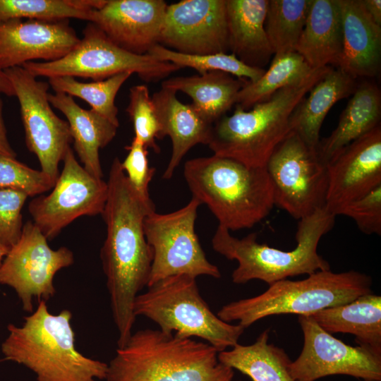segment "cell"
Here are the masks:
<instances>
[{
    "label": "cell",
    "mask_w": 381,
    "mask_h": 381,
    "mask_svg": "<svg viewBox=\"0 0 381 381\" xmlns=\"http://www.w3.org/2000/svg\"><path fill=\"white\" fill-rule=\"evenodd\" d=\"M107 185L102 213L107 236L100 258L119 332L117 346L122 347L133 333L135 299L149 282L153 255L145 238L144 221L156 210L150 197H142L131 185L118 157L111 163Z\"/></svg>",
    "instance_id": "cell-1"
},
{
    "label": "cell",
    "mask_w": 381,
    "mask_h": 381,
    "mask_svg": "<svg viewBox=\"0 0 381 381\" xmlns=\"http://www.w3.org/2000/svg\"><path fill=\"white\" fill-rule=\"evenodd\" d=\"M215 348L159 329L132 333L107 364L106 381H232Z\"/></svg>",
    "instance_id": "cell-2"
},
{
    "label": "cell",
    "mask_w": 381,
    "mask_h": 381,
    "mask_svg": "<svg viewBox=\"0 0 381 381\" xmlns=\"http://www.w3.org/2000/svg\"><path fill=\"white\" fill-rule=\"evenodd\" d=\"M71 318L67 309L51 313L46 301H41L20 326L8 325L1 351L6 359L32 371L36 381L105 380L107 363L87 357L75 348Z\"/></svg>",
    "instance_id": "cell-3"
},
{
    "label": "cell",
    "mask_w": 381,
    "mask_h": 381,
    "mask_svg": "<svg viewBox=\"0 0 381 381\" xmlns=\"http://www.w3.org/2000/svg\"><path fill=\"white\" fill-rule=\"evenodd\" d=\"M314 70L248 110L238 106L212 124L207 146L214 155L246 166L265 167L277 145L292 131L293 114L314 85L331 70Z\"/></svg>",
    "instance_id": "cell-4"
},
{
    "label": "cell",
    "mask_w": 381,
    "mask_h": 381,
    "mask_svg": "<svg viewBox=\"0 0 381 381\" xmlns=\"http://www.w3.org/2000/svg\"><path fill=\"white\" fill-rule=\"evenodd\" d=\"M183 176L193 195L229 231L251 228L272 210L273 188L265 167L213 155L188 160Z\"/></svg>",
    "instance_id": "cell-5"
},
{
    "label": "cell",
    "mask_w": 381,
    "mask_h": 381,
    "mask_svg": "<svg viewBox=\"0 0 381 381\" xmlns=\"http://www.w3.org/2000/svg\"><path fill=\"white\" fill-rule=\"evenodd\" d=\"M335 217L322 207L299 219L297 244L291 250L260 244L255 233L236 238L221 225L212 238V246L226 259L238 262L231 274L234 283L259 279L271 285L288 277L330 270L329 262L318 253V246L321 238L333 228Z\"/></svg>",
    "instance_id": "cell-6"
},
{
    "label": "cell",
    "mask_w": 381,
    "mask_h": 381,
    "mask_svg": "<svg viewBox=\"0 0 381 381\" xmlns=\"http://www.w3.org/2000/svg\"><path fill=\"white\" fill-rule=\"evenodd\" d=\"M370 276L355 270L318 271L301 280L283 279L261 294L224 305L217 316L246 328L264 318L282 314L310 315L372 292Z\"/></svg>",
    "instance_id": "cell-7"
},
{
    "label": "cell",
    "mask_w": 381,
    "mask_h": 381,
    "mask_svg": "<svg viewBox=\"0 0 381 381\" xmlns=\"http://www.w3.org/2000/svg\"><path fill=\"white\" fill-rule=\"evenodd\" d=\"M133 313L151 320L163 332L202 339L218 352L238 344L245 329L213 313L200 294L196 278L187 274L168 277L147 286L136 296Z\"/></svg>",
    "instance_id": "cell-8"
},
{
    "label": "cell",
    "mask_w": 381,
    "mask_h": 381,
    "mask_svg": "<svg viewBox=\"0 0 381 381\" xmlns=\"http://www.w3.org/2000/svg\"><path fill=\"white\" fill-rule=\"evenodd\" d=\"M83 35L78 44L61 59L28 62L22 66L36 78L71 76L102 80L131 72L147 83L158 82L181 69L149 54L138 55L123 49L92 23L84 28Z\"/></svg>",
    "instance_id": "cell-9"
},
{
    "label": "cell",
    "mask_w": 381,
    "mask_h": 381,
    "mask_svg": "<svg viewBox=\"0 0 381 381\" xmlns=\"http://www.w3.org/2000/svg\"><path fill=\"white\" fill-rule=\"evenodd\" d=\"M200 205L192 197L176 211L167 214L154 211L145 217V236L153 255L147 286L178 274L221 277L219 268L206 258L195 231Z\"/></svg>",
    "instance_id": "cell-10"
},
{
    "label": "cell",
    "mask_w": 381,
    "mask_h": 381,
    "mask_svg": "<svg viewBox=\"0 0 381 381\" xmlns=\"http://www.w3.org/2000/svg\"><path fill=\"white\" fill-rule=\"evenodd\" d=\"M265 169L271 181L274 205L296 219L325 207L327 167L316 150L291 131L270 155Z\"/></svg>",
    "instance_id": "cell-11"
},
{
    "label": "cell",
    "mask_w": 381,
    "mask_h": 381,
    "mask_svg": "<svg viewBox=\"0 0 381 381\" xmlns=\"http://www.w3.org/2000/svg\"><path fill=\"white\" fill-rule=\"evenodd\" d=\"M4 72L19 102L26 146L37 156L41 171L56 183L59 164L72 141L69 125L52 109L48 81L37 80L23 66Z\"/></svg>",
    "instance_id": "cell-12"
},
{
    "label": "cell",
    "mask_w": 381,
    "mask_h": 381,
    "mask_svg": "<svg viewBox=\"0 0 381 381\" xmlns=\"http://www.w3.org/2000/svg\"><path fill=\"white\" fill-rule=\"evenodd\" d=\"M33 222L23 227L19 241L8 250L0 266V284L13 288L28 313L34 301H48L56 294L54 277L74 262L73 252L63 246L52 249Z\"/></svg>",
    "instance_id": "cell-13"
},
{
    "label": "cell",
    "mask_w": 381,
    "mask_h": 381,
    "mask_svg": "<svg viewBox=\"0 0 381 381\" xmlns=\"http://www.w3.org/2000/svg\"><path fill=\"white\" fill-rule=\"evenodd\" d=\"M63 162L52 192L39 195L28 205L33 223L48 241L80 216L102 214L107 198V182L88 173L71 147Z\"/></svg>",
    "instance_id": "cell-14"
},
{
    "label": "cell",
    "mask_w": 381,
    "mask_h": 381,
    "mask_svg": "<svg viewBox=\"0 0 381 381\" xmlns=\"http://www.w3.org/2000/svg\"><path fill=\"white\" fill-rule=\"evenodd\" d=\"M303 345L289 365L295 381H315L334 375L381 380V352L352 346L322 329L310 315H298Z\"/></svg>",
    "instance_id": "cell-15"
},
{
    "label": "cell",
    "mask_w": 381,
    "mask_h": 381,
    "mask_svg": "<svg viewBox=\"0 0 381 381\" xmlns=\"http://www.w3.org/2000/svg\"><path fill=\"white\" fill-rule=\"evenodd\" d=\"M159 44L186 54L227 53L226 0H182L168 5Z\"/></svg>",
    "instance_id": "cell-16"
},
{
    "label": "cell",
    "mask_w": 381,
    "mask_h": 381,
    "mask_svg": "<svg viewBox=\"0 0 381 381\" xmlns=\"http://www.w3.org/2000/svg\"><path fill=\"white\" fill-rule=\"evenodd\" d=\"M325 208L335 217L381 185V127L345 147L327 165Z\"/></svg>",
    "instance_id": "cell-17"
},
{
    "label": "cell",
    "mask_w": 381,
    "mask_h": 381,
    "mask_svg": "<svg viewBox=\"0 0 381 381\" xmlns=\"http://www.w3.org/2000/svg\"><path fill=\"white\" fill-rule=\"evenodd\" d=\"M68 20L11 19L0 23V71L35 60L56 61L79 42Z\"/></svg>",
    "instance_id": "cell-18"
},
{
    "label": "cell",
    "mask_w": 381,
    "mask_h": 381,
    "mask_svg": "<svg viewBox=\"0 0 381 381\" xmlns=\"http://www.w3.org/2000/svg\"><path fill=\"white\" fill-rule=\"evenodd\" d=\"M167 6L163 0H107L89 23L123 49L146 54L159 44Z\"/></svg>",
    "instance_id": "cell-19"
},
{
    "label": "cell",
    "mask_w": 381,
    "mask_h": 381,
    "mask_svg": "<svg viewBox=\"0 0 381 381\" xmlns=\"http://www.w3.org/2000/svg\"><path fill=\"white\" fill-rule=\"evenodd\" d=\"M342 49L336 66L353 78L375 76L380 67L381 26L365 9L362 0H339Z\"/></svg>",
    "instance_id": "cell-20"
},
{
    "label": "cell",
    "mask_w": 381,
    "mask_h": 381,
    "mask_svg": "<svg viewBox=\"0 0 381 381\" xmlns=\"http://www.w3.org/2000/svg\"><path fill=\"white\" fill-rule=\"evenodd\" d=\"M177 92L162 87L152 96L159 125L158 140L169 136L171 141V155L163 174L170 179L186 154L195 145H207L212 124L207 123L190 104H184L176 97Z\"/></svg>",
    "instance_id": "cell-21"
},
{
    "label": "cell",
    "mask_w": 381,
    "mask_h": 381,
    "mask_svg": "<svg viewBox=\"0 0 381 381\" xmlns=\"http://www.w3.org/2000/svg\"><path fill=\"white\" fill-rule=\"evenodd\" d=\"M48 99L67 119L75 151L85 169L102 179L99 150L114 139L118 127L92 109L82 108L65 93H49Z\"/></svg>",
    "instance_id": "cell-22"
},
{
    "label": "cell",
    "mask_w": 381,
    "mask_h": 381,
    "mask_svg": "<svg viewBox=\"0 0 381 381\" xmlns=\"http://www.w3.org/2000/svg\"><path fill=\"white\" fill-rule=\"evenodd\" d=\"M380 115L381 92L377 84H358L335 129L318 144L320 162L327 167L349 145L380 125Z\"/></svg>",
    "instance_id": "cell-23"
},
{
    "label": "cell",
    "mask_w": 381,
    "mask_h": 381,
    "mask_svg": "<svg viewBox=\"0 0 381 381\" xmlns=\"http://www.w3.org/2000/svg\"><path fill=\"white\" fill-rule=\"evenodd\" d=\"M269 0H226L229 47L246 64L261 68L274 54L265 31Z\"/></svg>",
    "instance_id": "cell-24"
},
{
    "label": "cell",
    "mask_w": 381,
    "mask_h": 381,
    "mask_svg": "<svg viewBox=\"0 0 381 381\" xmlns=\"http://www.w3.org/2000/svg\"><path fill=\"white\" fill-rule=\"evenodd\" d=\"M342 49L339 0H312L296 52L313 69L336 66Z\"/></svg>",
    "instance_id": "cell-25"
},
{
    "label": "cell",
    "mask_w": 381,
    "mask_h": 381,
    "mask_svg": "<svg viewBox=\"0 0 381 381\" xmlns=\"http://www.w3.org/2000/svg\"><path fill=\"white\" fill-rule=\"evenodd\" d=\"M325 331L351 334L358 346L381 352V296L373 292L310 315Z\"/></svg>",
    "instance_id": "cell-26"
},
{
    "label": "cell",
    "mask_w": 381,
    "mask_h": 381,
    "mask_svg": "<svg viewBox=\"0 0 381 381\" xmlns=\"http://www.w3.org/2000/svg\"><path fill=\"white\" fill-rule=\"evenodd\" d=\"M357 85L355 78L339 68H332L295 110L291 120L292 131L307 145L316 150L326 115L338 101L352 95Z\"/></svg>",
    "instance_id": "cell-27"
},
{
    "label": "cell",
    "mask_w": 381,
    "mask_h": 381,
    "mask_svg": "<svg viewBox=\"0 0 381 381\" xmlns=\"http://www.w3.org/2000/svg\"><path fill=\"white\" fill-rule=\"evenodd\" d=\"M246 81L222 71H211L172 77L164 80L161 85L188 95L193 100L190 105L194 110L212 125L236 104L237 94Z\"/></svg>",
    "instance_id": "cell-28"
},
{
    "label": "cell",
    "mask_w": 381,
    "mask_h": 381,
    "mask_svg": "<svg viewBox=\"0 0 381 381\" xmlns=\"http://www.w3.org/2000/svg\"><path fill=\"white\" fill-rule=\"evenodd\" d=\"M269 329L250 345L238 343L218 353L222 364L248 376L253 381H295L289 372L291 362L285 351L270 344Z\"/></svg>",
    "instance_id": "cell-29"
},
{
    "label": "cell",
    "mask_w": 381,
    "mask_h": 381,
    "mask_svg": "<svg viewBox=\"0 0 381 381\" xmlns=\"http://www.w3.org/2000/svg\"><path fill=\"white\" fill-rule=\"evenodd\" d=\"M314 70L296 52L274 54L269 68L258 80L245 83L237 94L235 104L248 110L280 89L306 78Z\"/></svg>",
    "instance_id": "cell-30"
},
{
    "label": "cell",
    "mask_w": 381,
    "mask_h": 381,
    "mask_svg": "<svg viewBox=\"0 0 381 381\" xmlns=\"http://www.w3.org/2000/svg\"><path fill=\"white\" fill-rule=\"evenodd\" d=\"M107 0H0V23L11 19L90 22L95 9Z\"/></svg>",
    "instance_id": "cell-31"
},
{
    "label": "cell",
    "mask_w": 381,
    "mask_h": 381,
    "mask_svg": "<svg viewBox=\"0 0 381 381\" xmlns=\"http://www.w3.org/2000/svg\"><path fill=\"white\" fill-rule=\"evenodd\" d=\"M312 0H269L265 28L274 54L296 52Z\"/></svg>",
    "instance_id": "cell-32"
},
{
    "label": "cell",
    "mask_w": 381,
    "mask_h": 381,
    "mask_svg": "<svg viewBox=\"0 0 381 381\" xmlns=\"http://www.w3.org/2000/svg\"><path fill=\"white\" fill-rule=\"evenodd\" d=\"M132 74L123 72L102 80L90 83L80 82L71 76H60L49 78L48 83L55 92H63L85 101L91 109L119 127V110L115 104V98L121 87Z\"/></svg>",
    "instance_id": "cell-33"
},
{
    "label": "cell",
    "mask_w": 381,
    "mask_h": 381,
    "mask_svg": "<svg viewBox=\"0 0 381 381\" xmlns=\"http://www.w3.org/2000/svg\"><path fill=\"white\" fill-rule=\"evenodd\" d=\"M148 54L159 61L171 63L181 68L185 67L193 68L199 75L211 71H222L238 78L255 82L265 71L262 68L246 64L231 53L186 54L158 44L153 47Z\"/></svg>",
    "instance_id": "cell-34"
},
{
    "label": "cell",
    "mask_w": 381,
    "mask_h": 381,
    "mask_svg": "<svg viewBox=\"0 0 381 381\" xmlns=\"http://www.w3.org/2000/svg\"><path fill=\"white\" fill-rule=\"evenodd\" d=\"M133 123V138L141 142L147 148L155 153L160 152L156 140H158L159 125L155 107L145 85H137L129 90V102L126 109Z\"/></svg>",
    "instance_id": "cell-35"
},
{
    "label": "cell",
    "mask_w": 381,
    "mask_h": 381,
    "mask_svg": "<svg viewBox=\"0 0 381 381\" xmlns=\"http://www.w3.org/2000/svg\"><path fill=\"white\" fill-rule=\"evenodd\" d=\"M55 182L41 170H36L15 157L0 155V188L22 192L28 197L52 190Z\"/></svg>",
    "instance_id": "cell-36"
},
{
    "label": "cell",
    "mask_w": 381,
    "mask_h": 381,
    "mask_svg": "<svg viewBox=\"0 0 381 381\" xmlns=\"http://www.w3.org/2000/svg\"><path fill=\"white\" fill-rule=\"evenodd\" d=\"M28 197L20 191L0 188V244L8 250L21 236V211Z\"/></svg>",
    "instance_id": "cell-37"
},
{
    "label": "cell",
    "mask_w": 381,
    "mask_h": 381,
    "mask_svg": "<svg viewBox=\"0 0 381 381\" xmlns=\"http://www.w3.org/2000/svg\"><path fill=\"white\" fill-rule=\"evenodd\" d=\"M339 215L352 219L363 233L381 235V185L349 203Z\"/></svg>",
    "instance_id": "cell-38"
},
{
    "label": "cell",
    "mask_w": 381,
    "mask_h": 381,
    "mask_svg": "<svg viewBox=\"0 0 381 381\" xmlns=\"http://www.w3.org/2000/svg\"><path fill=\"white\" fill-rule=\"evenodd\" d=\"M126 149L128 152L124 160L121 162V167L136 192L142 197L150 198L148 186L155 174V168L149 166L147 148L133 138Z\"/></svg>",
    "instance_id": "cell-39"
},
{
    "label": "cell",
    "mask_w": 381,
    "mask_h": 381,
    "mask_svg": "<svg viewBox=\"0 0 381 381\" xmlns=\"http://www.w3.org/2000/svg\"><path fill=\"white\" fill-rule=\"evenodd\" d=\"M0 92V155L15 157L16 153L11 146L7 136V131L3 116V101Z\"/></svg>",
    "instance_id": "cell-40"
},
{
    "label": "cell",
    "mask_w": 381,
    "mask_h": 381,
    "mask_svg": "<svg viewBox=\"0 0 381 381\" xmlns=\"http://www.w3.org/2000/svg\"><path fill=\"white\" fill-rule=\"evenodd\" d=\"M363 6L372 20L381 26V1L362 0Z\"/></svg>",
    "instance_id": "cell-41"
},
{
    "label": "cell",
    "mask_w": 381,
    "mask_h": 381,
    "mask_svg": "<svg viewBox=\"0 0 381 381\" xmlns=\"http://www.w3.org/2000/svg\"><path fill=\"white\" fill-rule=\"evenodd\" d=\"M0 92L7 96H14L13 86L5 73L2 71H0Z\"/></svg>",
    "instance_id": "cell-42"
},
{
    "label": "cell",
    "mask_w": 381,
    "mask_h": 381,
    "mask_svg": "<svg viewBox=\"0 0 381 381\" xmlns=\"http://www.w3.org/2000/svg\"><path fill=\"white\" fill-rule=\"evenodd\" d=\"M8 252V250L0 244V266L2 263V261L4 257L6 255Z\"/></svg>",
    "instance_id": "cell-43"
},
{
    "label": "cell",
    "mask_w": 381,
    "mask_h": 381,
    "mask_svg": "<svg viewBox=\"0 0 381 381\" xmlns=\"http://www.w3.org/2000/svg\"><path fill=\"white\" fill-rule=\"evenodd\" d=\"M361 381H381V380H361Z\"/></svg>",
    "instance_id": "cell-44"
},
{
    "label": "cell",
    "mask_w": 381,
    "mask_h": 381,
    "mask_svg": "<svg viewBox=\"0 0 381 381\" xmlns=\"http://www.w3.org/2000/svg\"><path fill=\"white\" fill-rule=\"evenodd\" d=\"M238 381H241V380H238Z\"/></svg>",
    "instance_id": "cell-45"
}]
</instances>
